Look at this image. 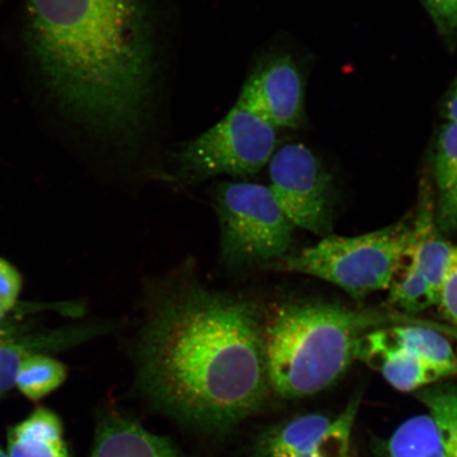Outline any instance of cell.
Here are the masks:
<instances>
[{
	"label": "cell",
	"mask_w": 457,
	"mask_h": 457,
	"mask_svg": "<svg viewBox=\"0 0 457 457\" xmlns=\"http://www.w3.org/2000/svg\"><path fill=\"white\" fill-rule=\"evenodd\" d=\"M265 316L254 301L211 289L187 267L158 279L135 345L143 391L188 424H238L270 388Z\"/></svg>",
	"instance_id": "1"
},
{
	"label": "cell",
	"mask_w": 457,
	"mask_h": 457,
	"mask_svg": "<svg viewBox=\"0 0 457 457\" xmlns=\"http://www.w3.org/2000/svg\"><path fill=\"white\" fill-rule=\"evenodd\" d=\"M39 65L62 106L102 135L139 127L153 88L154 44L142 0H29Z\"/></svg>",
	"instance_id": "2"
},
{
	"label": "cell",
	"mask_w": 457,
	"mask_h": 457,
	"mask_svg": "<svg viewBox=\"0 0 457 457\" xmlns=\"http://www.w3.org/2000/svg\"><path fill=\"white\" fill-rule=\"evenodd\" d=\"M400 324L426 325L457 339L447 324L393 308H350L325 303H286L265 316V355L270 387L285 397L310 396L335 384L356 360L370 331Z\"/></svg>",
	"instance_id": "3"
},
{
	"label": "cell",
	"mask_w": 457,
	"mask_h": 457,
	"mask_svg": "<svg viewBox=\"0 0 457 457\" xmlns=\"http://www.w3.org/2000/svg\"><path fill=\"white\" fill-rule=\"evenodd\" d=\"M410 216L391 226L358 237H325L278 266L338 286L353 298L390 287L403 264L412 232Z\"/></svg>",
	"instance_id": "4"
},
{
	"label": "cell",
	"mask_w": 457,
	"mask_h": 457,
	"mask_svg": "<svg viewBox=\"0 0 457 457\" xmlns=\"http://www.w3.org/2000/svg\"><path fill=\"white\" fill-rule=\"evenodd\" d=\"M214 207L220 228V261L228 270L282 259L293 242L295 227L278 207L270 187L249 181L222 182Z\"/></svg>",
	"instance_id": "5"
},
{
	"label": "cell",
	"mask_w": 457,
	"mask_h": 457,
	"mask_svg": "<svg viewBox=\"0 0 457 457\" xmlns=\"http://www.w3.org/2000/svg\"><path fill=\"white\" fill-rule=\"evenodd\" d=\"M276 146L277 129L236 105L175 158L182 179L192 184L217 175L248 179L270 162Z\"/></svg>",
	"instance_id": "6"
},
{
	"label": "cell",
	"mask_w": 457,
	"mask_h": 457,
	"mask_svg": "<svg viewBox=\"0 0 457 457\" xmlns=\"http://www.w3.org/2000/svg\"><path fill=\"white\" fill-rule=\"evenodd\" d=\"M270 191L294 225L318 237L333 230V179L311 148L291 143L270 160Z\"/></svg>",
	"instance_id": "7"
},
{
	"label": "cell",
	"mask_w": 457,
	"mask_h": 457,
	"mask_svg": "<svg viewBox=\"0 0 457 457\" xmlns=\"http://www.w3.org/2000/svg\"><path fill=\"white\" fill-rule=\"evenodd\" d=\"M304 83L288 55H274L251 72L237 106L265 120L272 127L299 129L304 122Z\"/></svg>",
	"instance_id": "8"
},
{
	"label": "cell",
	"mask_w": 457,
	"mask_h": 457,
	"mask_svg": "<svg viewBox=\"0 0 457 457\" xmlns=\"http://www.w3.org/2000/svg\"><path fill=\"white\" fill-rule=\"evenodd\" d=\"M356 360L379 370L388 384L402 392L419 391L447 378L441 370L394 340L388 327L362 337Z\"/></svg>",
	"instance_id": "9"
},
{
	"label": "cell",
	"mask_w": 457,
	"mask_h": 457,
	"mask_svg": "<svg viewBox=\"0 0 457 457\" xmlns=\"http://www.w3.org/2000/svg\"><path fill=\"white\" fill-rule=\"evenodd\" d=\"M112 328V323L82 324L0 342V396L15 386L17 373L28 357L81 345Z\"/></svg>",
	"instance_id": "10"
},
{
	"label": "cell",
	"mask_w": 457,
	"mask_h": 457,
	"mask_svg": "<svg viewBox=\"0 0 457 457\" xmlns=\"http://www.w3.org/2000/svg\"><path fill=\"white\" fill-rule=\"evenodd\" d=\"M419 207L405 257L412 261L431 286L437 303L453 245L443 237L436 220V199L427 186L421 187Z\"/></svg>",
	"instance_id": "11"
},
{
	"label": "cell",
	"mask_w": 457,
	"mask_h": 457,
	"mask_svg": "<svg viewBox=\"0 0 457 457\" xmlns=\"http://www.w3.org/2000/svg\"><path fill=\"white\" fill-rule=\"evenodd\" d=\"M91 457H184L168 439L145 430L138 422L112 416L96 434Z\"/></svg>",
	"instance_id": "12"
},
{
	"label": "cell",
	"mask_w": 457,
	"mask_h": 457,
	"mask_svg": "<svg viewBox=\"0 0 457 457\" xmlns=\"http://www.w3.org/2000/svg\"><path fill=\"white\" fill-rule=\"evenodd\" d=\"M436 182V220L439 230H457V124L445 122L439 129L433 154Z\"/></svg>",
	"instance_id": "13"
},
{
	"label": "cell",
	"mask_w": 457,
	"mask_h": 457,
	"mask_svg": "<svg viewBox=\"0 0 457 457\" xmlns=\"http://www.w3.org/2000/svg\"><path fill=\"white\" fill-rule=\"evenodd\" d=\"M8 457H70L59 417L47 409H37L11 428Z\"/></svg>",
	"instance_id": "14"
},
{
	"label": "cell",
	"mask_w": 457,
	"mask_h": 457,
	"mask_svg": "<svg viewBox=\"0 0 457 457\" xmlns=\"http://www.w3.org/2000/svg\"><path fill=\"white\" fill-rule=\"evenodd\" d=\"M336 420L320 414L299 417L278 428L264 442L268 457H293L304 454L325 441L333 431Z\"/></svg>",
	"instance_id": "15"
},
{
	"label": "cell",
	"mask_w": 457,
	"mask_h": 457,
	"mask_svg": "<svg viewBox=\"0 0 457 457\" xmlns=\"http://www.w3.org/2000/svg\"><path fill=\"white\" fill-rule=\"evenodd\" d=\"M387 457H451L430 416L413 417L400 426L386 445Z\"/></svg>",
	"instance_id": "16"
},
{
	"label": "cell",
	"mask_w": 457,
	"mask_h": 457,
	"mask_svg": "<svg viewBox=\"0 0 457 457\" xmlns=\"http://www.w3.org/2000/svg\"><path fill=\"white\" fill-rule=\"evenodd\" d=\"M428 410L445 451L457 457V385L436 384L417 391Z\"/></svg>",
	"instance_id": "17"
},
{
	"label": "cell",
	"mask_w": 457,
	"mask_h": 457,
	"mask_svg": "<svg viewBox=\"0 0 457 457\" xmlns=\"http://www.w3.org/2000/svg\"><path fill=\"white\" fill-rule=\"evenodd\" d=\"M390 300L397 311L411 316L437 305L431 286L414 262L405 256L390 285Z\"/></svg>",
	"instance_id": "18"
},
{
	"label": "cell",
	"mask_w": 457,
	"mask_h": 457,
	"mask_svg": "<svg viewBox=\"0 0 457 457\" xmlns=\"http://www.w3.org/2000/svg\"><path fill=\"white\" fill-rule=\"evenodd\" d=\"M66 378L64 363L47 353H34L21 365L15 386L27 398L39 400L59 388Z\"/></svg>",
	"instance_id": "19"
},
{
	"label": "cell",
	"mask_w": 457,
	"mask_h": 457,
	"mask_svg": "<svg viewBox=\"0 0 457 457\" xmlns=\"http://www.w3.org/2000/svg\"><path fill=\"white\" fill-rule=\"evenodd\" d=\"M358 405L359 399L352 400L345 412L336 419L333 431L324 442L304 454L293 457H347L348 444Z\"/></svg>",
	"instance_id": "20"
},
{
	"label": "cell",
	"mask_w": 457,
	"mask_h": 457,
	"mask_svg": "<svg viewBox=\"0 0 457 457\" xmlns=\"http://www.w3.org/2000/svg\"><path fill=\"white\" fill-rule=\"evenodd\" d=\"M439 36L449 44L457 41V0H420Z\"/></svg>",
	"instance_id": "21"
},
{
	"label": "cell",
	"mask_w": 457,
	"mask_h": 457,
	"mask_svg": "<svg viewBox=\"0 0 457 457\" xmlns=\"http://www.w3.org/2000/svg\"><path fill=\"white\" fill-rule=\"evenodd\" d=\"M437 305L449 327L457 333V245H453L445 270Z\"/></svg>",
	"instance_id": "22"
},
{
	"label": "cell",
	"mask_w": 457,
	"mask_h": 457,
	"mask_svg": "<svg viewBox=\"0 0 457 457\" xmlns=\"http://www.w3.org/2000/svg\"><path fill=\"white\" fill-rule=\"evenodd\" d=\"M22 278L8 261L0 259V311L5 316L13 310L21 295Z\"/></svg>",
	"instance_id": "23"
},
{
	"label": "cell",
	"mask_w": 457,
	"mask_h": 457,
	"mask_svg": "<svg viewBox=\"0 0 457 457\" xmlns=\"http://www.w3.org/2000/svg\"><path fill=\"white\" fill-rule=\"evenodd\" d=\"M442 112L445 122L457 124V78L445 96Z\"/></svg>",
	"instance_id": "24"
},
{
	"label": "cell",
	"mask_w": 457,
	"mask_h": 457,
	"mask_svg": "<svg viewBox=\"0 0 457 457\" xmlns=\"http://www.w3.org/2000/svg\"><path fill=\"white\" fill-rule=\"evenodd\" d=\"M11 331L9 329H5L3 327H0V342H4L5 340L12 339V335H11Z\"/></svg>",
	"instance_id": "25"
},
{
	"label": "cell",
	"mask_w": 457,
	"mask_h": 457,
	"mask_svg": "<svg viewBox=\"0 0 457 457\" xmlns=\"http://www.w3.org/2000/svg\"><path fill=\"white\" fill-rule=\"evenodd\" d=\"M0 457H8V454L0 447Z\"/></svg>",
	"instance_id": "26"
}]
</instances>
